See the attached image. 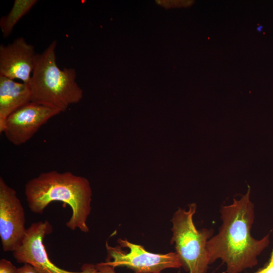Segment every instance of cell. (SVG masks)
<instances>
[{"label":"cell","instance_id":"1","mask_svg":"<svg viewBox=\"0 0 273 273\" xmlns=\"http://www.w3.org/2000/svg\"><path fill=\"white\" fill-rule=\"evenodd\" d=\"M250 187L232 204L220 209L222 224L217 234L207 241L209 263L220 259L226 273H241L258 263L257 257L268 246L269 235L260 239L251 236L255 219L254 205L250 200Z\"/></svg>","mask_w":273,"mask_h":273},{"label":"cell","instance_id":"2","mask_svg":"<svg viewBox=\"0 0 273 273\" xmlns=\"http://www.w3.org/2000/svg\"><path fill=\"white\" fill-rule=\"evenodd\" d=\"M25 195L30 210L37 214H42L54 201L67 204L72 214L66 226L72 231H89L87 220L92 210V192L85 177L70 171L42 172L27 182Z\"/></svg>","mask_w":273,"mask_h":273},{"label":"cell","instance_id":"3","mask_svg":"<svg viewBox=\"0 0 273 273\" xmlns=\"http://www.w3.org/2000/svg\"><path fill=\"white\" fill-rule=\"evenodd\" d=\"M56 40L41 53L37 54L30 82L31 102L65 111L79 102L83 90L77 84L73 68L61 69L56 62Z\"/></svg>","mask_w":273,"mask_h":273},{"label":"cell","instance_id":"4","mask_svg":"<svg viewBox=\"0 0 273 273\" xmlns=\"http://www.w3.org/2000/svg\"><path fill=\"white\" fill-rule=\"evenodd\" d=\"M197 205L191 203L188 210L178 209L171 222L172 236L171 244H175V252L189 273H206L209 259L207 243L213 235V229L198 230L193 217Z\"/></svg>","mask_w":273,"mask_h":273},{"label":"cell","instance_id":"5","mask_svg":"<svg viewBox=\"0 0 273 273\" xmlns=\"http://www.w3.org/2000/svg\"><path fill=\"white\" fill-rule=\"evenodd\" d=\"M117 242L121 247L127 248L129 252H123L120 246L111 247L106 242L108 257L112 260H106L105 262L114 268L126 266L132 269L134 273H159L166 268L183 266L175 252L156 254L148 252L142 245L131 243L127 240L119 239Z\"/></svg>","mask_w":273,"mask_h":273},{"label":"cell","instance_id":"6","mask_svg":"<svg viewBox=\"0 0 273 273\" xmlns=\"http://www.w3.org/2000/svg\"><path fill=\"white\" fill-rule=\"evenodd\" d=\"M53 228L47 220L33 223L26 229L21 245L13 255L19 263H29L39 273H97L95 265L84 264L80 271L66 270L56 265L48 257L43 240L52 232Z\"/></svg>","mask_w":273,"mask_h":273},{"label":"cell","instance_id":"7","mask_svg":"<svg viewBox=\"0 0 273 273\" xmlns=\"http://www.w3.org/2000/svg\"><path fill=\"white\" fill-rule=\"evenodd\" d=\"M61 113L59 110L30 102L10 115L0 127L12 144L19 146L31 139L50 119Z\"/></svg>","mask_w":273,"mask_h":273},{"label":"cell","instance_id":"8","mask_svg":"<svg viewBox=\"0 0 273 273\" xmlns=\"http://www.w3.org/2000/svg\"><path fill=\"white\" fill-rule=\"evenodd\" d=\"M24 208L16 191L0 177V238L5 252L16 250L24 239L26 229Z\"/></svg>","mask_w":273,"mask_h":273},{"label":"cell","instance_id":"9","mask_svg":"<svg viewBox=\"0 0 273 273\" xmlns=\"http://www.w3.org/2000/svg\"><path fill=\"white\" fill-rule=\"evenodd\" d=\"M34 47L23 37L0 46V76L30 83L36 56Z\"/></svg>","mask_w":273,"mask_h":273},{"label":"cell","instance_id":"10","mask_svg":"<svg viewBox=\"0 0 273 273\" xmlns=\"http://www.w3.org/2000/svg\"><path fill=\"white\" fill-rule=\"evenodd\" d=\"M31 101L29 83L0 76V127L10 115Z\"/></svg>","mask_w":273,"mask_h":273},{"label":"cell","instance_id":"11","mask_svg":"<svg viewBox=\"0 0 273 273\" xmlns=\"http://www.w3.org/2000/svg\"><path fill=\"white\" fill-rule=\"evenodd\" d=\"M37 2L36 0H15L10 12L1 18L0 28L4 37L9 36L14 26Z\"/></svg>","mask_w":273,"mask_h":273},{"label":"cell","instance_id":"12","mask_svg":"<svg viewBox=\"0 0 273 273\" xmlns=\"http://www.w3.org/2000/svg\"><path fill=\"white\" fill-rule=\"evenodd\" d=\"M17 268L12 263L5 259L0 260V273H16Z\"/></svg>","mask_w":273,"mask_h":273},{"label":"cell","instance_id":"13","mask_svg":"<svg viewBox=\"0 0 273 273\" xmlns=\"http://www.w3.org/2000/svg\"><path fill=\"white\" fill-rule=\"evenodd\" d=\"M253 273H273V247L270 257L267 262L263 267L260 268Z\"/></svg>","mask_w":273,"mask_h":273},{"label":"cell","instance_id":"14","mask_svg":"<svg viewBox=\"0 0 273 273\" xmlns=\"http://www.w3.org/2000/svg\"><path fill=\"white\" fill-rule=\"evenodd\" d=\"M97 273H116L115 268L106 263L100 262L95 265Z\"/></svg>","mask_w":273,"mask_h":273},{"label":"cell","instance_id":"15","mask_svg":"<svg viewBox=\"0 0 273 273\" xmlns=\"http://www.w3.org/2000/svg\"><path fill=\"white\" fill-rule=\"evenodd\" d=\"M16 273H39L34 267L29 263H24L23 266L18 268Z\"/></svg>","mask_w":273,"mask_h":273},{"label":"cell","instance_id":"16","mask_svg":"<svg viewBox=\"0 0 273 273\" xmlns=\"http://www.w3.org/2000/svg\"><path fill=\"white\" fill-rule=\"evenodd\" d=\"M159 273H161V272H159Z\"/></svg>","mask_w":273,"mask_h":273}]
</instances>
